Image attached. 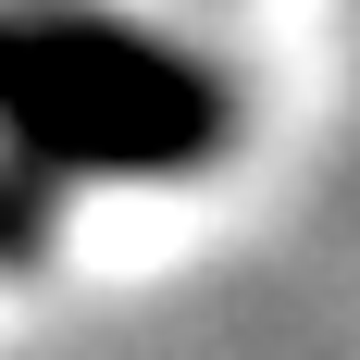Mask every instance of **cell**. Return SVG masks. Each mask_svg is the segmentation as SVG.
<instances>
[{"label": "cell", "mask_w": 360, "mask_h": 360, "mask_svg": "<svg viewBox=\"0 0 360 360\" xmlns=\"http://www.w3.org/2000/svg\"><path fill=\"white\" fill-rule=\"evenodd\" d=\"M13 236H37V212H0V249H13Z\"/></svg>", "instance_id": "obj_2"}, {"label": "cell", "mask_w": 360, "mask_h": 360, "mask_svg": "<svg viewBox=\"0 0 360 360\" xmlns=\"http://www.w3.org/2000/svg\"><path fill=\"white\" fill-rule=\"evenodd\" d=\"M0 124L50 174H174L224 137V87L162 37L87 13H0Z\"/></svg>", "instance_id": "obj_1"}]
</instances>
